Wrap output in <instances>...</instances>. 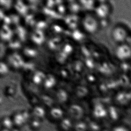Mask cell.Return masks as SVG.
<instances>
[{
	"label": "cell",
	"mask_w": 131,
	"mask_h": 131,
	"mask_svg": "<svg viewBox=\"0 0 131 131\" xmlns=\"http://www.w3.org/2000/svg\"><path fill=\"white\" fill-rule=\"evenodd\" d=\"M43 121L32 117L28 125L31 130L33 131H38L42 128L43 125Z\"/></svg>",
	"instance_id": "cell-19"
},
{
	"label": "cell",
	"mask_w": 131,
	"mask_h": 131,
	"mask_svg": "<svg viewBox=\"0 0 131 131\" xmlns=\"http://www.w3.org/2000/svg\"><path fill=\"white\" fill-rule=\"evenodd\" d=\"M1 131H11V130H9V129H5L1 128Z\"/></svg>",
	"instance_id": "cell-26"
},
{
	"label": "cell",
	"mask_w": 131,
	"mask_h": 131,
	"mask_svg": "<svg viewBox=\"0 0 131 131\" xmlns=\"http://www.w3.org/2000/svg\"><path fill=\"white\" fill-rule=\"evenodd\" d=\"M110 129L111 131H131V128L129 126L122 123L114 124Z\"/></svg>",
	"instance_id": "cell-21"
},
{
	"label": "cell",
	"mask_w": 131,
	"mask_h": 131,
	"mask_svg": "<svg viewBox=\"0 0 131 131\" xmlns=\"http://www.w3.org/2000/svg\"><path fill=\"white\" fill-rule=\"evenodd\" d=\"M113 96V104L122 108L125 109L131 105V92L130 90L117 92Z\"/></svg>",
	"instance_id": "cell-3"
},
{
	"label": "cell",
	"mask_w": 131,
	"mask_h": 131,
	"mask_svg": "<svg viewBox=\"0 0 131 131\" xmlns=\"http://www.w3.org/2000/svg\"><path fill=\"white\" fill-rule=\"evenodd\" d=\"M108 119L115 123V124L121 123L120 120L124 117V109L114 104L108 106Z\"/></svg>",
	"instance_id": "cell-7"
},
{
	"label": "cell",
	"mask_w": 131,
	"mask_h": 131,
	"mask_svg": "<svg viewBox=\"0 0 131 131\" xmlns=\"http://www.w3.org/2000/svg\"><path fill=\"white\" fill-rule=\"evenodd\" d=\"M56 82L55 79L51 75H47L45 77L42 85L46 90L52 89L56 85Z\"/></svg>",
	"instance_id": "cell-17"
},
{
	"label": "cell",
	"mask_w": 131,
	"mask_h": 131,
	"mask_svg": "<svg viewBox=\"0 0 131 131\" xmlns=\"http://www.w3.org/2000/svg\"><path fill=\"white\" fill-rule=\"evenodd\" d=\"M12 116L15 127L20 128L28 124L32 118L30 112L26 110L16 112Z\"/></svg>",
	"instance_id": "cell-5"
},
{
	"label": "cell",
	"mask_w": 131,
	"mask_h": 131,
	"mask_svg": "<svg viewBox=\"0 0 131 131\" xmlns=\"http://www.w3.org/2000/svg\"><path fill=\"white\" fill-rule=\"evenodd\" d=\"M89 131H102L104 128L102 126V122L95 119H92L88 122Z\"/></svg>",
	"instance_id": "cell-18"
},
{
	"label": "cell",
	"mask_w": 131,
	"mask_h": 131,
	"mask_svg": "<svg viewBox=\"0 0 131 131\" xmlns=\"http://www.w3.org/2000/svg\"><path fill=\"white\" fill-rule=\"evenodd\" d=\"M102 131H111L110 129H104Z\"/></svg>",
	"instance_id": "cell-27"
},
{
	"label": "cell",
	"mask_w": 131,
	"mask_h": 131,
	"mask_svg": "<svg viewBox=\"0 0 131 131\" xmlns=\"http://www.w3.org/2000/svg\"><path fill=\"white\" fill-rule=\"evenodd\" d=\"M7 70L6 67L4 64L1 63V73H4Z\"/></svg>",
	"instance_id": "cell-24"
},
{
	"label": "cell",
	"mask_w": 131,
	"mask_h": 131,
	"mask_svg": "<svg viewBox=\"0 0 131 131\" xmlns=\"http://www.w3.org/2000/svg\"><path fill=\"white\" fill-rule=\"evenodd\" d=\"M48 110L40 104L33 106L30 111L32 117L43 121L47 118Z\"/></svg>",
	"instance_id": "cell-11"
},
{
	"label": "cell",
	"mask_w": 131,
	"mask_h": 131,
	"mask_svg": "<svg viewBox=\"0 0 131 131\" xmlns=\"http://www.w3.org/2000/svg\"><path fill=\"white\" fill-rule=\"evenodd\" d=\"M1 128L12 130L14 127V123L12 116L5 115L1 119Z\"/></svg>",
	"instance_id": "cell-16"
},
{
	"label": "cell",
	"mask_w": 131,
	"mask_h": 131,
	"mask_svg": "<svg viewBox=\"0 0 131 131\" xmlns=\"http://www.w3.org/2000/svg\"><path fill=\"white\" fill-rule=\"evenodd\" d=\"M111 36L113 42L117 45L125 43L128 38L126 30L120 26L113 27L111 31Z\"/></svg>",
	"instance_id": "cell-6"
},
{
	"label": "cell",
	"mask_w": 131,
	"mask_h": 131,
	"mask_svg": "<svg viewBox=\"0 0 131 131\" xmlns=\"http://www.w3.org/2000/svg\"><path fill=\"white\" fill-rule=\"evenodd\" d=\"M96 16L101 19H105L110 13L109 7L105 3H101L96 6L95 9Z\"/></svg>",
	"instance_id": "cell-15"
},
{
	"label": "cell",
	"mask_w": 131,
	"mask_h": 131,
	"mask_svg": "<svg viewBox=\"0 0 131 131\" xmlns=\"http://www.w3.org/2000/svg\"><path fill=\"white\" fill-rule=\"evenodd\" d=\"M66 116V108L56 104L48 110L47 118L51 122L57 124Z\"/></svg>",
	"instance_id": "cell-4"
},
{
	"label": "cell",
	"mask_w": 131,
	"mask_h": 131,
	"mask_svg": "<svg viewBox=\"0 0 131 131\" xmlns=\"http://www.w3.org/2000/svg\"><path fill=\"white\" fill-rule=\"evenodd\" d=\"M74 123V121L66 116L57 124V128L58 131H72Z\"/></svg>",
	"instance_id": "cell-12"
},
{
	"label": "cell",
	"mask_w": 131,
	"mask_h": 131,
	"mask_svg": "<svg viewBox=\"0 0 131 131\" xmlns=\"http://www.w3.org/2000/svg\"><path fill=\"white\" fill-rule=\"evenodd\" d=\"M67 116L69 117L74 122L85 119L86 110L82 105L79 103H70L66 108Z\"/></svg>",
	"instance_id": "cell-1"
},
{
	"label": "cell",
	"mask_w": 131,
	"mask_h": 131,
	"mask_svg": "<svg viewBox=\"0 0 131 131\" xmlns=\"http://www.w3.org/2000/svg\"><path fill=\"white\" fill-rule=\"evenodd\" d=\"M74 96L77 99L82 100H86L89 97L90 91L88 89L82 86L75 87L73 91Z\"/></svg>",
	"instance_id": "cell-14"
},
{
	"label": "cell",
	"mask_w": 131,
	"mask_h": 131,
	"mask_svg": "<svg viewBox=\"0 0 131 131\" xmlns=\"http://www.w3.org/2000/svg\"><path fill=\"white\" fill-rule=\"evenodd\" d=\"M108 106L102 102H97L92 105L91 113L92 119L102 122L108 119Z\"/></svg>",
	"instance_id": "cell-2"
},
{
	"label": "cell",
	"mask_w": 131,
	"mask_h": 131,
	"mask_svg": "<svg viewBox=\"0 0 131 131\" xmlns=\"http://www.w3.org/2000/svg\"><path fill=\"white\" fill-rule=\"evenodd\" d=\"M72 131H89L88 122L84 119L75 122Z\"/></svg>",
	"instance_id": "cell-20"
},
{
	"label": "cell",
	"mask_w": 131,
	"mask_h": 131,
	"mask_svg": "<svg viewBox=\"0 0 131 131\" xmlns=\"http://www.w3.org/2000/svg\"><path fill=\"white\" fill-rule=\"evenodd\" d=\"M21 128H17L16 127H14L13 129L11 130V131H22L23 130L21 129Z\"/></svg>",
	"instance_id": "cell-25"
},
{
	"label": "cell",
	"mask_w": 131,
	"mask_h": 131,
	"mask_svg": "<svg viewBox=\"0 0 131 131\" xmlns=\"http://www.w3.org/2000/svg\"><path fill=\"white\" fill-rule=\"evenodd\" d=\"M94 1H82V4L86 9L89 10H95L96 7L95 6Z\"/></svg>",
	"instance_id": "cell-23"
},
{
	"label": "cell",
	"mask_w": 131,
	"mask_h": 131,
	"mask_svg": "<svg viewBox=\"0 0 131 131\" xmlns=\"http://www.w3.org/2000/svg\"><path fill=\"white\" fill-rule=\"evenodd\" d=\"M22 131H23V130Z\"/></svg>",
	"instance_id": "cell-28"
},
{
	"label": "cell",
	"mask_w": 131,
	"mask_h": 131,
	"mask_svg": "<svg viewBox=\"0 0 131 131\" xmlns=\"http://www.w3.org/2000/svg\"><path fill=\"white\" fill-rule=\"evenodd\" d=\"M57 105L64 107L69 105L70 103L71 95L65 89H59L55 91L53 95Z\"/></svg>",
	"instance_id": "cell-8"
},
{
	"label": "cell",
	"mask_w": 131,
	"mask_h": 131,
	"mask_svg": "<svg viewBox=\"0 0 131 131\" xmlns=\"http://www.w3.org/2000/svg\"><path fill=\"white\" fill-rule=\"evenodd\" d=\"M126 43L118 45L115 49L116 55L121 60H126L131 57V46Z\"/></svg>",
	"instance_id": "cell-10"
},
{
	"label": "cell",
	"mask_w": 131,
	"mask_h": 131,
	"mask_svg": "<svg viewBox=\"0 0 131 131\" xmlns=\"http://www.w3.org/2000/svg\"><path fill=\"white\" fill-rule=\"evenodd\" d=\"M83 25L86 31L90 34L96 33L99 26L97 19L92 15L89 14L86 15L83 19Z\"/></svg>",
	"instance_id": "cell-9"
},
{
	"label": "cell",
	"mask_w": 131,
	"mask_h": 131,
	"mask_svg": "<svg viewBox=\"0 0 131 131\" xmlns=\"http://www.w3.org/2000/svg\"><path fill=\"white\" fill-rule=\"evenodd\" d=\"M39 98L40 104L47 110L57 104L53 95L44 93L40 95Z\"/></svg>",
	"instance_id": "cell-13"
},
{
	"label": "cell",
	"mask_w": 131,
	"mask_h": 131,
	"mask_svg": "<svg viewBox=\"0 0 131 131\" xmlns=\"http://www.w3.org/2000/svg\"><path fill=\"white\" fill-rule=\"evenodd\" d=\"M45 78V76L41 73H37L33 77V82L35 85H42Z\"/></svg>",
	"instance_id": "cell-22"
}]
</instances>
